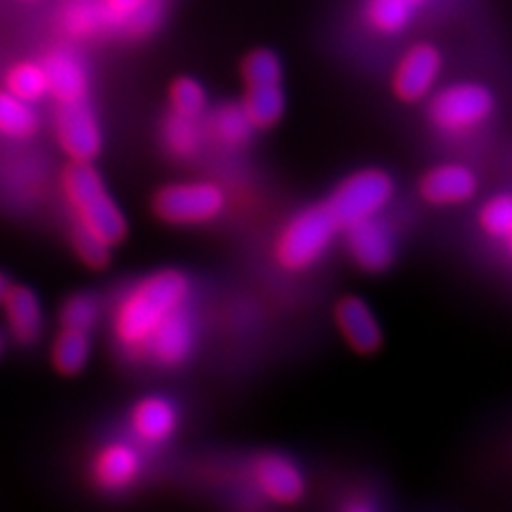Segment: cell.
Listing matches in <instances>:
<instances>
[{"mask_svg": "<svg viewBox=\"0 0 512 512\" xmlns=\"http://www.w3.org/2000/svg\"><path fill=\"white\" fill-rule=\"evenodd\" d=\"M190 297V280L178 269H163L139 280L118 299L111 314L116 342L133 355L150 338V333Z\"/></svg>", "mask_w": 512, "mask_h": 512, "instance_id": "obj_1", "label": "cell"}, {"mask_svg": "<svg viewBox=\"0 0 512 512\" xmlns=\"http://www.w3.org/2000/svg\"><path fill=\"white\" fill-rule=\"evenodd\" d=\"M9 288H11L9 278H7L5 274H0V303H3V299H5V295H7Z\"/></svg>", "mask_w": 512, "mask_h": 512, "instance_id": "obj_34", "label": "cell"}, {"mask_svg": "<svg viewBox=\"0 0 512 512\" xmlns=\"http://www.w3.org/2000/svg\"><path fill=\"white\" fill-rule=\"evenodd\" d=\"M3 350H5V342H3V335H0V355H3Z\"/></svg>", "mask_w": 512, "mask_h": 512, "instance_id": "obj_36", "label": "cell"}, {"mask_svg": "<svg viewBox=\"0 0 512 512\" xmlns=\"http://www.w3.org/2000/svg\"><path fill=\"white\" fill-rule=\"evenodd\" d=\"M62 190L75 220L107 246H118L128 233L120 205L109 195L99 171L90 163H71L62 173Z\"/></svg>", "mask_w": 512, "mask_h": 512, "instance_id": "obj_2", "label": "cell"}, {"mask_svg": "<svg viewBox=\"0 0 512 512\" xmlns=\"http://www.w3.org/2000/svg\"><path fill=\"white\" fill-rule=\"evenodd\" d=\"M478 180L470 167L446 163L429 169L421 180V197L431 205H459L476 195Z\"/></svg>", "mask_w": 512, "mask_h": 512, "instance_id": "obj_14", "label": "cell"}, {"mask_svg": "<svg viewBox=\"0 0 512 512\" xmlns=\"http://www.w3.org/2000/svg\"><path fill=\"white\" fill-rule=\"evenodd\" d=\"M205 141V128L195 118H184L178 114H169L163 124V143L165 150L175 160L195 158Z\"/></svg>", "mask_w": 512, "mask_h": 512, "instance_id": "obj_21", "label": "cell"}, {"mask_svg": "<svg viewBox=\"0 0 512 512\" xmlns=\"http://www.w3.org/2000/svg\"><path fill=\"white\" fill-rule=\"evenodd\" d=\"M495 99L483 84H453L442 88L429 103V120L442 133L461 135L483 126L493 114Z\"/></svg>", "mask_w": 512, "mask_h": 512, "instance_id": "obj_5", "label": "cell"}, {"mask_svg": "<svg viewBox=\"0 0 512 512\" xmlns=\"http://www.w3.org/2000/svg\"><path fill=\"white\" fill-rule=\"evenodd\" d=\"M346 231V246L361 269L378 274V271L387 269L395 259V242L393 233L387 224L380 222L378 216L365 218L359 222H352Z\"/></svg>", "mask_w": 512, "mask_h": 512, "instance_id": "obj_10", "label": "cell"}, {"mask_svg": "<svg viewBox=\"0 0 512 512\" xmlns=\"http://www.w3.org/2000/svg\"><path fill=\"white\" fill-rule=\"evenodd\" d=\"M90 357V338L86 331L67 329L56 335V342L52 348V363L56 372L62 376H75L86 367Z\"/></svg>", "mask_w": 512, "mask_h": 512, "instance_id": "obj_23", "label": "cell"}, {"mask_svg": "<svg viewBox=\"0 0 512 512\" xmlns=\"http://www.w3.org/2000/svg\"><path fill=\"white\" fill-rule=\"evenodd\" d=\"M246 86L282 84V62L271 50H254L242 62Z\"/></svg>", "mask_w": 512, "mask_h": 512, "instance_id": "obj_29", "label": "cell"}, {"mask_svg": "<svg viewBox=\"0 0 512 512\" xmlns=\"http://www.w3.org/2000/svg\"><path fill=\"white\" fill-rule=\"evenodd\" d=\"M60 22L77 39H90L111 28L103 0H69L62 9Z\"/></svg>", "mask_w": 512, "mask_h": 512, "instance_id": "obj_20", "label": "cell"}, {"mask_svg": "<svg viewBox=\"0 0 512 512\" xmlns=\"http://www.w3.org/2000/svg\"><path fill=\"white\" fill-rule=\"evenodd\" d=\"M335 323L348 346L359 355H372L382 344V329L372 308L361 297L348 295L335 306Z\"/></svg>", "mask_w": 512, "mask_h": 512, "instance_id": "obj_13", "label": "cell"}, {"mask_svg": "<svg viewBox=\"0 0 512 512\" xmlns=\"http://www.w3.org/2000/svg\"><path fill=\"white\" fill-rule=\"evenodd\" d=\"M163 20V3L160 0H150V3L143 5L131 20L124 24V32L128 37H148L154 32Z\"/></svg>", "mask_w": 512, "mask_h": 512, "instance_id": "obj_31", "label": "cell"}, {"mask_svg": "<svg viewBox=\"0 0 512 512\" xmlns=\"http://www.w3.org/2000/svg\"><path fill=\"white\" fill-rule=\"evenodd\" d=\"M41 64L47 79V94H52L58 103L86 99L90 77L84 60L75 52L67 47H56L41 60Z\"/></svg>", "mask_w": 512, "mask_h": 512, "instance_id": "obj_12", "label": "cell"}, {"mask_svg": "<svg viewBox=\"0 0 512 512\" xmlns=\"http://www.w3.org/2000/svg\"><path fill=\"white\" fill-rule=\"evenodd\" d=\"M252 478L263 498L280 506L297 504L306 493V478L295 461L278 453H267L256 459Z\"/></svg>", "mask_w": 512, "mask_h": 512, "instance_id": "obj_11", "label": "cell"}, {"mask_svg": "<svg viewBox=\"0 0 512 512\" xmlns=\"http://www.w3.org/2000/svg\"><path fill=\"white\" fill-rule=\"evenodd\" d=\"M393 180L380 169L352 173L327 199L325 207L340 231L352 222L378 216L393 197Z\"/></svg>", "mask_w": 512, "mask_h": 512, "instance_id": "obj_4", "label": "cell"}, {"mask_svg": "<svg viewBox=\"0 0 512 512\" xmlns=\"http://www.w3.org/2000/svg\"><path fill=\"white\" fill-rule=\"evenodd\" d=\"M346 510H350V512H367V510H374V504H367V502L355 500V502L346 504Z\"/></svg>", "mask_w": 512, "mask_h": 512, "instance_id": "obj_33", "label": "cell"}, {"mask_svg": "<svg viewBox=\"0 0 512 512\" xmlns=\"http://www.w3.org/2000/svg\"><path fill=\"white\" fill-rule=\"evenodd\" d=\"M338 231V222L325 205L308 207L288 220L280 231L274 246L276 263L291 274L306 271L327 252Z\"/></svg>", "mask_w": 512, "mask_h": 512, "instance_id": "obj_3", "label": "cell"}, {"mask_svg": "<svg viewBox=\"0 0 512 512\" xmlns=\"http://www.w3.org/2000/svg\"><path fill=\"white\" fill-rule=\"evenodd\" d=\"M227 197L214 182H180L160 188L154 197V214L175 227H190L218 218Z\"/></svg>", "mask_w": 512, "mask_h": 512, "instance_id": "obj_6", "label": "cell"}, {"mask_svg": "<svg viewBox=\"0 0 512 512\" xmlns=\"http://www.w3.org/2000/svg\"><path fill=\"white\" fill-rule=\"evenodd\" d=\"M141 474V455L128 442H111L96 453L92 461L94 483L105 491L131 487Z\"/></svg>", "mask_w": 512, "mask_h": 512, "instance_id": "obj_15", "label": "cell"}, {"mask_svg": "<svg viewBox=\"0 0 512 512\" xmlns=\"http://www.w3.org/2000/svg\"><path fill=\"white\" fill-rule=\"evenodd\" d=\"M254 126L248 120L242 103H227L218 107L207 120L205 133L224 148H242L250 141Z\"/></svg>", "mask_w": 512, "mask_h": 512, "instance_id": "obj_18", "label": "cell"}, {"mask_svg": "<svg viewBox=\"0 0 512 512\" xmlns=\"http://www.w3.org/2000/svg\"><path fill=\"white\" fill-rule=\"evenodd\" d=\"M5 90L26 103H35L47 94V79L43 64L35 60H24L13 64L5 77Z\"/></svg>", "mask_w": 512, "mask_h": 512, "instance_id": "obj_25", "label": "cell"}, {"mask_svg": "<svg viewBox=\"0 0 512 512\" xmlns=\"http://www.w3.org/2000/svg\"><path fill=\"white\" fill-rule=\"evenodd\" d=\"M480 229H483L489 237L500 239V242H510L512 235V199L506 192L502 195L491 197L483 210L478 214Z\"/></svg>", "mask_w": 512, "mask_h": 512, "instance_id": "obj_28", "label": "cell"}, {"mask_svg": "<svg viewBox=\"0 0 512 512\" xmlns=\"http://www.w3.org/2000/svg\"><path fill=\"white\" fill-rule=\"evenodd\" d=\"M71 246L79 256V261L90 269H103L111 261V246L101 242L99 237L92 235L84 227H79L77 222L71 231Z\"/></svg>", "mask_w": 512, "mask_h": 512, "instance_id": "obj_30", "label": "cell"}, {"mask_svg": "<svg viewBox=\"0 0 512 512\" xmlns=\"http://www.w3.org/2000/svg\"><path fill=\"white\" fill-rule=\"evenodd\" d=\"M171 114L201 120L207 109V92L195 77H178L169 88Z\"/></svg>", "mask_w": 512, "mask_h": 512, "instance_id": "obj_26", "label": "cell"}, {"mask_svg": "<svg viewBox=\"0 0 512 512\" xmlns=\"http://www.w3.org/2000/svg\"><path fill=\"white\" fill-rule=\"evenodd\" d=\"M56 139L71 163H92L103 148V133L92 107L82 101L58 103Z\"/></svg>", "mask_w": 512, "mask_h": 512, "instance_id": "obj_7", "label": "cell"}, {"mask_svg": "<svg viewBox=\"0 0 512 512\" xmlns=\"http://www.w3.org/2000/svg\"><path fill=\"white\" fill-rule=\"evenodd\" d=\"M195 342V318H192L184 303V306L173 310L163 323L150 333V338L143 344L139 357H146L163 367H175L182 365L192 355Z\"/></svg>", "mask_w": 512, "mask_h": 512, "instance_id": "obj_8", "label": "cell"}, {"mask_svg": "<svg viewBox=\"0 0 512 512\" xmlns=\"http://www.w3.org/2000/svg\"><path fill=\"white\" fill-rule=\"evenodd\" d=\"M150 0H103L111 28H124V24Z\"/></svg>", "mask_w": 512, "mask_h": 512, "instance_id": "obj_32", "label": "cell"}, {"mask_svg": "<svg viewBox=\"0 0 512 512\" xmlns=\"http://www.w3.org/2000/svg\"><path fill=\"white\" fill-rule=\"evenodd\" d=\"M242 107L254 128H271L278 124L286 109V96L282 84L248 86Z\"/></svg>", "mask_w": 512, "mask_h": 512, "instance_id": "obj_19", "label": "cell"}, {"mask_svg": "<svg viewBox=\"0 0 512 512\" xmlns=\"http://www.w3.org/2000/svg\"><path fill=\"white\" fill-rule=\"evenodd\" d=\"M0 306H3L7 327L15 342L32 344L39 338L43 329V308L32 288L11 284Z\"/></svg>", "mask_w": 512, "mask_h": 512, "instance_id": "obj_17", "label": "cell"}, {"mask_svg": "<svg viewBox=\"0 0 512 512\" xmlns=\"http://www.w3.org/2000/svg\"><path fill=\"white\" fill-rule=\"evenodd\" d=\"M178 419V408L167 397L148 395L133 406L128 423H131L135 438L143 444L158 446L175 434Z\"/></svg>", "mask_w": 512, "mask_h": 512, "instance_id": "obj_16", "label": "cell"}, {"mask_svg": "<svg viewBox=\"0 0 512 512\" xmlns=\"http://www.w3.org/2000/svg\"><path fill=\"white\" fill-rule=\"evenodd\" d=\"M442 71V54L436 45L416 43L397 62L393 92L399 101L419 103L434 88Z\"/></svg>", "mask_w": 512, "mask_h": 512, "instance_id": "obj_9", "label": "cell"}, {"mask_svg": "<svg viewBox=\"0 0 512 512\" xmlns=\"http://www.w3.org/2000/svg\"><path fill=\"white\" fill-rule=\"evenodd\" d=\"M37 131L39 116L32 103L0 90V135L9 139H30Z\"/></svg>", "mask_w": 512, "mask_h": 512, "instance_id": "obj_22", "label": "cell"}, {"mask_svg": "<svg viewBox=\"0 0 512 512\" xmlns=\"http://www.w3.org/2000/svg\"><path fill=\"white\" fill-rule=\"evenodd\" d=\"M404 3H406V5H410L412 9H416V7H421V5H425V3H427V0H404Z\"/></svg>", "mask_w": 512, "mask_h": 512, "instance_id": "obj_35", "label": "cell"}, {"mask_svg": "<svg viewBox=\"0 0 512 512\" xmlns=\"http://www.w3.org/2000/svg\"><path fill=\"white\" fill-rule=\"evenodd\" d=\"M101 318V303L94 295L77 293L71 295L60 308V325L90 333Z\"/></svg>", "mask_w": 512, "mask_h": 512, "instance_id": "obj_27", "label": "cell"}, {"mask_svg": "<svg viewBox=\"0 0 512 512\" xmlns=\"http://www.w3.org/2000/svg\"><path fill=\"white\" fill-rule=\"evenodd\" d=\"M414 9L404 0H367L365 22L380 35H397L412 22Z\"/></svg>", "mask_w": 512, "mask_h": 512, "instance_id": "obj_24", "label": "cell"}]
</instances>
